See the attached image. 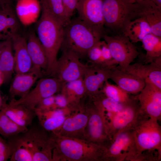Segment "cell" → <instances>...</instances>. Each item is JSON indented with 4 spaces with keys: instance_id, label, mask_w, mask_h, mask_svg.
Listing matches in <instances>:
<instances>
[{
    "instance_id": "obj_14",
    "label": "cell",
    "mask_w": 161,
    "mask_h": 161,
    "mask_svg": "<svg viewBox=\"0 0 161 161\" xmlns=\"http://www.w3.org/2000/svg\"><path fill=\"white\" fill-rule=\"evenodd\" d=\"M115 67L104 66L89 62L86 64L83 79L86 94L91 96L100 91L104 83L110 79L112 69Z\"/></svg>"
},
{
    "instance_id": "obj_6",
    "label": "cell",
    "mask_w": 161,
    "mask_h": 161,
    "mask_svg": "<svg viewBox=\"0 0 161 161\" xmlns=\"http://www.w3.org/2000/svg\"><path fill=\"white\" fill-rule=\"evenodd\" d=\"M88 102L82 105L87 113L88 120L85 130V139L97 145L106 147L111 143L104 111L96 106L90 97Z\"/></svg>"
},
{
    "instance_id": "obj_47",
    "label": "cell",
    "mask_w": 161,
    "mask_h": 161,
    "mask_svg": "<svg viewBox=\"0 0 161 161\" xmlns=\"http://www.w3.org/2000/svg\"><path fill=\"white\" fill-rule=\"evenodd\" d=\"M1 8V6L0 4V9Z\"/></svg>"
},
{
    "instance_id": "obj_38",
    "label": "cell",
    "mask_w": 161,
    "mask_h": 161,
    "mask_svg": "<svg viewBox=\"0 0 161 161\" xmlns=\"http://www.w3.org/2000/svg\"><path fill=\"white\" fill-rule=\"evenodd\" d=\"M66 17L69 21L80 0H62Z\"/></svg>"
},
{
    "instance_id": "obj_15",
    "label": "cell",
    "mask_w": 161,
    "mask_h": 161,
    "mask_svg": "<svg viewBox=\"0 0 161 161\" xmlns=\"http://www.w3.org/2000/svg\"><path fill=\"white\" fill-rule=\"evenodd\" d=\"M134 19L140 18L149 25L151 33L161 38V8L149 0L134 3Z\"/></svg>"
},
{
    "instance_id": "obj_4",
    "label": "cell",
    "mask_w": 161,
    "mask_h": 161,
    "mask_svg": "<svg viewBox=\"0 0 161 161\" xmlns=\"http://www.w3.org/2000/svg\"><path fill=\"white\" fill-rule=\"evenodd\" d=\"M134 3L129 0H103L104 27L107 34H124L134 19Z\"/></svg>"
},
{
    "instance_id": "obj_5",
    "label": "cell",
    "mask_w": 161,
    "mask_h": 161,
    "mask_svg": "<svg viewBox=\"0 0 161 161\" xmlns=\"http://www.w3.org/2000/svg\"><path fill=\"white\" fill-rule=\"evenodd\" d=\"M158 122L146 116L133 129L138 152L137 161L144 154L161 153V127Z\"/></svg>"
},
{
    "instance_id": "obj_39",
    "label": "cell",
    "mask_w": 161,
    "mask_h": 161,
    "mask_svg": "<svg viewBox=\"0 0 161 161\" xmlns=\"http://www.w3.org/2000/svg\"><path fill=\"white\" fill-rule=\"evenodd\" d=\"M12 154L10 146L8 143L0 136V161H7Z\"/></svg>"
},
{
    "instance_id": "obj_30",
    "label": "cell",
    "mask_w": 161,
    "mask_h": 161,
    "mask_svg": "<svg viewBox=\"0 0 161 161\" xmlns=\"http://www.w3.org/2000/svg\"><path fill=\"white\" fill-rule=\"evenodd\" d=\"M12 154L11 161H33V157L21 134L10 139Z\"/></svg>"
},
{
    "instance_id": "obj_19",
    "label": "cell",
    "mask_w": 161,
    "mask_h": 161,
    "mask_svg": "<svg viewBox=\"0 0 161 161\" xmlns=\"http://www.w3.org/2000/svg\"><path fill=\"white\" fill-rule=\"evenodd\" d=\"M11 41L16 74L30 72L33 65L27 49V39L19 33L14 35Z\"/></svg>"
},
{
    "instance_id": "obj_48",
    "label": "cell",
    "mask_w": 161,
    "mask_h": 161,
    "mask_svg": "<svg viewBox=\"0 0 161 161\" xmlns=\"http://www.w3.org/2000/svg\"></svg>"
},
{
    "instance_id": "obj_25",
    "label": "cell",
    "mask_w": 161,
    "mask_h": 161,
    "mask_svg": "<svg viewBox=\"0 0 161 161\" xmlns=\"http://www.w3.org/2000/svg\"><path fill=\"white\" fill-rule=\"evenodd\" d=\"M20 24L13 7L0 9V41L11 40L19 33Z\"/></svg>"
},
{
    "instance_id": "obj_35",
    "label": "cell",
    "mask_w": 161,
    "mask_h": 161,
    "mask_svg": "<svg viewBox=\"0 0 161 161\" xmlns=\"http://www.w3.org/2000/svg\"><path fill=\"white\" fill-rule=\"evenodd\" d=\"M101 90L108 97L124 104H127L133 96L126 93L117 85L110 83L108 80L104 83Z\"/></svg>"
},
{
    "instance_id": "obj_40",
    "label": "cell",
    "mask_w": 161,
    "mask_h": 161,
    "mask_svg": "<svg viewBox=\"0 0 161 161\" xmlns=\"http://www.w3.org/2000/svg\"><path fill=\"white\" fill-rule=\"evenodd\" d=\"M55 109L69 108L67 98L61 93L55 95Z\"/></svg>"
},
{
    "instance_id": "obj_27",
    "label": "cell",
    "mask_w": 161,
    "mask_h": 161,
    "mask_svg": "<svg viewBox=\"0 0 161 161\" xmlns=\"http://www.w3.org/2000/svg\"><path fill=\"white\" fill-rule=\"evenodd\" d=\"M61 92L67 98L70 108L79 106L86 94L83 78L63 84Z\"/></svg>"
},
{
    "instance_id": "obj_10",
    "label": "cell",
    "mask_w": 161,
    "mask_h": 161,
    "mask_svg": "<svg viewBox=\"0 0 161 161\" xmlns=\"http://www.w3.org/2000/svg\"><path fill=\"white\" fill-rule=\"evenodd\" d=\"M107 43L112 56L122 70L131 64L140 52L136 46L124 34H105L103 38Z\"/></svg>"
},
{
    "instance_id": "obj_43",
    "label": "cell",
    "mask_w": 161,
    "mask_h": 161,
    "mask_svg": "<svg viewBox=\"0 0 161 161\" xmlns=\"http://www.w3.org/2000/svg\"><path fill=\"white\" fill-rule=\"evenodd\" d=\"M4 83V79L3 78L0 73V86L3 83Z\"/></svg>"
},
{
    "instance_id": "obj_45",
    "label": "cell",
    "mask_w": 161,
    "mask_h": 161,
    "mask_svg": "<svg viewBox=\"0 0 161 161\" xmlns=\"http://www.w3.org/2000/svg\"><path fill=\"white\" fill-rule=\"evenodd\" d=\"M132 3H137L142 1L143 0H129Z\"/></svg>"
},
{
    "instance_id": "obj_24",
    "label": "cell",
    "mask_w": 161,
    "mask_h": 161,
    "mask_svg": "<svg viewBox=\"0 0 161 161\" xmlns=\"http://www.w3.org/2000/svg\"><path fill=\"white\" fill-rule=\"evenodd\" d=\"M27 47L33 67L47 74L48 60L45 50L34 31L29 32L27 39Z\"/></svg>"
},
{
    "instance_id": "obj_2",
    "label": "cell",
    "mask_w": 161,
    "mask_h": 161,
    "mask_svg": "<svg viewBox=\"0 0 161 161\" xmlns=\"http://www.w3.org/2000/svg\"><path fill=\"white\" fill-rule=\"evenodd\" d=\"M54 146L53 161H102L105 147L85 139L52 133Z\"/></svg>"
},
{
    "instance_id": "obj_20",
    "label": "cell",
    "mask_w": 161,
    "mask_h": 161,
    "mask_svg": "<svg viewBox=\"0 0 161 161\" xmlns=\"http://www.w3.org/2000/svg\"><path fill=\"white\" fill-rule=\"evenodd\" d=\"M110 79L129 95L138 94L145 85L144 80L122 70L118 65L112 69Z\"/></svg>"
},
{
    "instance_id": "obj_33",
    "label": "cell",
    "mask_w": 161,
    "mask_h": 161,
    "mask_svg": "<svg viewBox=\"0 0 161 161\" xmlns=\"http://www.w3.org/2000/svg\"><path fill=\"white\" fill-rule=\"evenodd\" d=\"M41 8L46 10L64 27L69 21L65 13L62 0H39Z\"/></svg>"
},
{
    "instance_id": "obj_37",
    "label": "cell",
    "mask_w": 161,
    "mask_h": 161,
    "mask_svg": "<svg viewBox=\"0 0 161 161\" xmlns=\"http://www.w3.org/2000/svg\"><path fill=\"white\" fill-rule=\"evenodd\" d=\"M55 109L54 95L42 100L37 105L35 109L40 111H47Z\"/></svg>"
},
{
    "instance_id": "obj_22",
    "label": "cell",
    "mask_w": 161,
    "mask_h": 161,
    "mask_svg": "<svg viewBox=\"0 0 161 161\" xmlns=\"http://www.w3.org/2000/svg\"><path fill=\"white\" fill-rule=\"evenodd\" d=\"M71 110L69 108H57L47 111L35 109L34 111L41 126L48 132L55 133L64 123L66 117L65 114Z\"/></svg>"
},
{
    "instance_id": "obj_9",
    "label": "cell",
    "mask_w": 161,
    "mask_h": 161,
    "mask_svg": "<svg viewBox=\"0 0 161 161\" xmlns=\"http://www.w3.org/2000/svg\"><path fill=\"white\" fill-rule=\"evenodd\" d=\"M147 116L141 111L135 96L126 105L123 109L111 117L107 121L109 137L112 140L119 131L133 129L143 118Z\"/></svg>"
},
{
    "instance_id": "obj_1",
    "label": "cell",
    "mask_w": 161,
    "mask_h": 161,
    "mask_svg": "<svg viewBox=\"0 0 161 161\" xmlns=\"http://www.w3.org/2000/svg\"><path fill=\"white\" fill-rule=\"evenodd\" d=\"M107 34L105 28L94 26L78 17L64 27L61 50L71 52L80 59L87 57L89 50Z\"/></svg>"
},
{
    "instance_id": "obj_8",
    "label": "cell",
    "mask_w": 161,
    "mask_h": 161,
    "mask_svg": "<svg viewBox=\"0 0 161 161\" xmlns=\"http://www.w3.org/2000/svg\"><path fill=\"white\" fill-rule=\"evenodd\" d=\"M47 132L42 127L34 126L21 134L33 161H52L54 140L52 134L49 135Z\"/></svg>"
},
{
    "instance_id": "obj_13",
    "label": "cell",
    "mask_w": 161,
    "mask_h": 161,
    "mask_svg": "<svg viewBox=\"0 0 161 161\" xmlns=\"http://www.w3.org/2000/svg\"><path fill=\"white\" fill-rule=\"evenodd\" d=\"M135 96L142 112L149 118L161 119V89L148 82Z\"/></svg>"
},
{
    "instance_id": "obj_7",
    "label": "cell",
    "mask_w": 161,
    "mask_h": 161,
    "mask_svg": "<svg viewBox=\"0 0 161 161\" xmlns=\"http://www.w3.org/2000/svg\"><path fill=\"white\" fill-rule=\"evenodd\" d=\"M138 152L133 129L118 132L105 148L102 161H137Z\"/></svg>"
},
{
    "instance_id": "obj_16",
    "label": "cell",
    "mask_w": 161,
    "mask_h": 161,
    "mask_svg": "<svg viewBox=\"0 0 161 161\" xmlns=\"http://www.w3.org/2000/svg\"><path fill=\"white\" fill-rule=\"evenodd\" d=\"M78 110V112L66 117L58 131L53 134L63 137L85 139L88 115L81 105Z\"/></svg>"
},
{
    "instance_id": "obj_12",
    "label": "cell",
    "mask_w": 161,
    "mask_h": 161,
    "mask_svg": "<svg viewBox=\"0 0 161 161\" xmlns=\"http://www.w3.org/2000/svg\"><path fill=\"white\" fill-rule=\"evenodd\" d=\"M80 58L74 53L62 50L60 57L57 59L51 77L58 79L63 84L83 78L85 64L82 63Z\"/></svg>"
},
{
    "instance_id": "obj_18",
    "label": "cell",
    "mask_w": 161,
    "mask_h": 161,
    "mask_svg": "<svg viewBox=\"0 0 161 161\" xmlns=\"http://www.w3.org/2000/svg\"><path fill=\"white\" fill-rule=\"evenodd\" d=\"M76 10L78 17L92 26L105 28L103 0H80Z\"/></svg>"
},
{
    "instance_id": "obj_34",
    "label": "cell",
    "mask_w": 161,
    "mask_h": 161,
    "mask_svg": "<svg viewBox=\"0 0 161 161\" xmlns=\"http://www.w3.org/2000/svg\"><path fill=\"white\" fill-rule=\"evenodd\" d=\"M28 129L27 127L22 126L16 123L0 110V134L10 139L26 132Z\"/></svg>"
},
{
    "instance_id": "obj_44",
    "label": "cell",
    "mask_w": 161,
    "mask_h": 161,
    "mask_svg": "<svg viewBox=\"0 0 161 161\" xmlns=\"http://www.w3.org/2000/svg\"><path fill=\"white\" fill-rule=\"evenodd\" d=\"M6 41H0V50L1 49L2 47Z\"/></svg>"
},
{
    "instance_id": "obj_21",
    "label": "cell",
    "mask_w": 161,
    "mask_h": 161,
    "mask_svg": "<svg viewBox=\"0 0 161 161\" xmlns=\"http://www.w3.org/2000/svg\"><path fill=\"white\" fill-rule=\"evenodd\" d=\"M44 74L41 70L34 67L28 72L16 74L10 87L9 92L10 95L13 98L16 96L20 98L24 96Z\"/></svg>"
},
{
    "instance_id": "obj_36",
    "label": "cell",
    "mask_w": 161,
    "mask_h": 161,
    "mask_svg": "<svg viewBox=\"0 0 161 161\" xmlns=\"http://www.w3.org/2000/svg\"><path fill=\"white\" fill-rule=\"evenodd\" d=\"M100 41L89 50L87 57L88 59V62L106 66L104 65L102 57Z\"/></svg>"
},
{
    "instance_id": "obj_11",
    "label": "cell",
    "mask_w": 161,
    "mask_h": 161,
    "mask_svg": "<svg viewBox=\"0 0 161 161\" xmlns=\"http://www.w3.org/2000/svg\"><path fill=\"white\" fill-rule=\"evenodd\" d=\"M63 84L55 77L42 78L40 79L35 88L24 96L18 100L13 98L9 104L12 105H21L34 110L42 100L61 91Z\"/></svg>"
},
{
    "instance_id": "obj_3",
    "label": "cell",
    "mask_w": 161,
    "mask_h": 161,
    "mask_svg": "<svg viewBox=\"0 0 161 161\" xmlns=\"http://www.w3.org/2000/svg\"><path fill=\"white\" fill-rule=\"evenodd\" d=\"M35 33L45 52L48 60L47 74L50 75L57 60L63 40L64 27L46 10L36 22Z\"/></svg>"
},
{
    "instance_id": "obj_31",
    "label": "cell",
    "mask_w": 161,
    "mask_h": 161,
    "mask_svg": "<svg viewBox=\"0 0 161 161\" xmlns=\"http://www.w3.org/2000/svg\"><path fill=\"white\" fill-rule=\"evenodd\" d=\"M141 42L146 52L144 57L145 63H151L161 56V38L151 33L145 36Z\"/></svg>"
},
{
    "instance_id": "obj_29",
    "label": "cell",
    "mask_w": 161,
    "mask_h": 161,
    "mask_svg": "<svg viewBox=\"0 0 161 161\" xmlns=\"http://www.w3.org/2000/svg\"><path fill=\"white\" fill-rule=\"evenodd\" d=\"M151 33L148 24L143 19L137 18L129 23L124 34L132 42L135 43L141 42L145 36Z\"/></svg>"
},
{
    "instance_id": "obj_23",
    "label": "cell",
    "mask_w": 161,
    "mask_h": 161,
    "mask_svg": "<svg viewBox=\"0 0 161 161\" xmlns=\"http://www.w3.org/2000/svg\"><path fill=\"white\" fill-rule=\"evenodd\" d=\"M41 11L39 0H18L15 12L20 23L28 26L36 22Z\"/></svg>"
},
{
    "instance_id": "obj_28",
    "label": "cell",
    "mask_w": 161,
    "mask_h": 161,
    "mask_svg": "<svg viewBox=\"0 0 161 161\" xmlns=\"http://www.w3.org/2000/svg\"><path fill=\"white\" fill-rule=\"evenodd\" d=\"M14 69L15 61L11 41L8 40L0 50V73L3 78L4 83L10 80Z\"/></svg>"
},
{
    "instance_id": "obj_26",
    "label": "cell",
    "mask_w": 161,
    "mask_h": 161,
    "mask_svg": "<svg viewBox=\"0 0 161 161\" xmlns=\"http://www.w3.org/2000/svg\"><path fill=\"white\" fill-rule=\"evenodd\" d=\"M18 124L27 127L36 116L34 110L20 105H12L4 103L1 110Z\"/></svg>"
},
{
    "instance_id": "obj_17",
    "label": "cell",
    "mask_w": 161,
    "mask_h": 161,
    "mask_svg": "<svg viewBox=\"0 0 161 161\" xmlns=\"http://www.w3.org/2000/svg\"><path fill=\"white\" fill-rule=\"evenodd\" d=\"M161 89V56L153 62L130 64L124 70Z\"/></svg>"
},
{
    "instance_id": "obj_46",
    "label": "cell",
    "mask_w": 161,
    "mask_h": 161,
    "mask_svg": "<svg viewBox=\"0 0 161 161\" xmlns=\"http://www.w3.org/2000/svg\"><path fill=\"white\" fill-rule=\"evenodd\" d=\"M4 103L3 102L2 98L0 95V108H1Z\"/></svg>"
},
{
    "instance_id": "obj_42",
    "label": "cell",
    "mask_w": 161,
    "mask_h": 161,
    "mask_svg": "<svg viewBox=\"0 0 161 161\" xmlns=\"http://www.w3.org/2000/svg\"><path fill=\"white\" fill-rule=\"evenodd\" d=\"M156 5L161 8V0H149Z\"/></svg>"
},
{
    "instance_id": "obj_32",
    "label": "cell",
    "mask_w": 161,
    "mask_h": 161,
    "mask_svg": "<svg viewBox=\"0 0 161 161\" xmlns=\"http://www.w3.org/2000/svg\"><path fill=\"white\" fill-rule=\"evenodd\" d=\"M90 97L94 103L103 110L106 113L114 114L122 110L127 104L118 103L108 97L101 90Z\"/></svg>"
},
{
    "instance_id": "obj_41",
    "label": "cell",
    "mask_w": 161,
    "mask_h": 161,
    "mask_svg": "<svg viewBox=\"0 0 161 161\" xmlns=\"http://www.w3.org/2000/svg\"><path fill=\"white\" fill-rule=\"evenodd\" d=\"M13 0H0L1 8L5 9L13 7Z\"/></svg>"
}]
</instances>
